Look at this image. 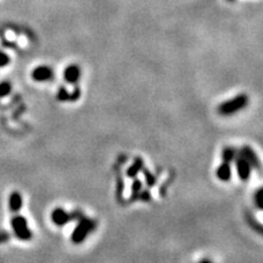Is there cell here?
<instances>
[{
    "label": "cell",
    "instance_id": "obj_1",
    "mask_svg": "<svg viewBox=\"0 0 263 263\" xmlns=\"http://www.w3.org/2000/svg\"><path fill=\"white\" fill-rule=\"evenodd\" d=\"M249 104V97L246 94H239L236 97L229 99L218 106V114L222 116H232L244 110Z\"/></svg>",
    "mask_w": 263,
    "mask_h": 263
},
{
    "label": "cell",
    "instance_id": "obj_2",
    "mask_svg": "<svg viewBox=\"0 0 263 263\" xmlns=\"http://www.w3.org/2000/svg\"><path fill=\"white\" fill-rule=\"evenodd\" d=\"M95 228H97V222H95L94 219L81 216L80 218H78L77 226H76L73 232H72V242H74V244H81V242H83L85 238H87Z\"/></svg>",
    "mask_w": 263,
    "mask_h": 263
},
{
    "label": "cell",
    "instance_id": "obj_3",
    "mask_svg": "<svg viewBox=\"0 0 263 263\" xmlns=\"http://www.w3.org/2000/svg\"><path fill=\"white\" fill-rule=\"evenodd\" d=\"M11 227L20 240H29L32 238V232L28 228V222L25 217L15 216L11 219Z\"/></svg>",
    "mask_w": 263,
    "mask_h": 263
},
{
    "label": "cell",
    "instance_id": "obj_4",
    "mask_svg": "<svg viewBox=\"0 0 263 263\" xmlns=\"http://www.w3.org/2000/svg\"><path fill=\"white\" fill-rule=\"evenodd\" d=\"M78 212H67L62 207H57L54 211L51 212V221L57 227H64L71 222L74 217H77Z\"/></svg>",
    "mask_w": 263,
    "mask_h": 263
},
{
    "label": "cell",
    "instance_id": "obj_5",
    "mask_svg": "<svg viewBox=\"0 0 263 263\" xmlns=\"http://www.w3.org/2000/svg\"><path fill=\"white\" fill-rule=\"evenodd\" d=\"M238 156L242 157V159H244L246 162L251 166V168H255V170L261 168V161H259L257 154H256V151L252 149V147H250L249 145L242 146L241 149L238 151Z\"/></svg>",
    "mask_w": 263,
    "mask_h": 263
},
{
    "label": "cell",
    "instance_id": "obj_6",
    "mask_svg": "<svg viewBox=\"0 0 263 263\" xmlns=\"http://www.w3.org/2000/svg\"><path fill=\"white\" fill-rule=\"evenodd\" d=\"M32 77L35 82H48L51 81L54 77V71L49 66H38L32 72Z\"/></svg>",
    "mask_w": 263,
    "mask_h": 263
},
{
    "label": "cell",
    "instance_id": "obj_7",
    "mask_svg": "<svg viewBox=\"0 0 263 263\" xmlns=\"http://www.w3.org/2000/svg\"><path fill=\"white\" fill-rule=\"evenodd\" d=\"M64 78L68 84H77L81 78V67L78 65H68L64 71Z\"/></svg>",
    "mask_w": 263,
    "mask_h": 263
},
{
    "label": "cell",
    "instance_id": "obj_8",
    "mask_svg": "<svg viewBox=\"0 0 263 263\" xmlns=\"http://www.w3.org/2000/svg\"><path fill=\"white\" fill-rule=\"evenodd\" d=\"M235 166H236V172H238L239 178L246 182L251 176V166L242 159V157L238 156L235 159Z\"/></svg>",
    "mask_w": 263,
    "mask_h": 263
},
{
    "label": "cell",
    "instance_id": "obj_9",
    "mask_svg": "<svg viewBox=\"0 0 263 263\" xmlns=\"http://www.w3.org/2000/svg\"><path fill=\"white\" fill-rule=\"evenodd\" d=\"M81 97V90L80 88L76 87L73 93H70L65 87H60V89L58 91V100L60 101H76L78 100Z\"/></svg>",
    "mask_w": 263,
    "mask_h": 263
},
{
    "label": "cell",
    "instance_id": "obj_10",
    "mask_svg": "<svg viewBox=\"0 0 263 263\" xmlns=\"http://www.w3.org/2000/svg\"><path fill=\"white\" fill-rule=\"evenodd\" d=\"M217 178L222 182H228L232 178V167H230V163L222 162L219 164V167L216 171Z\"/></svg>",
    "mask_w": 263,
    "mask_h": 263
},
{
    "label": "cell",
    "instance_id": "obj_11",
    "mask_svg": "<svg viewBox=\"0 0 263 263\" xmlns=\"http://www.w3.org/2000/svg\"><path fill=\"white\" fill-rule=\"evenodd\" d=\"M144 168V161L140 157H137L136 160L133 161V163L130 164L127 168V177L128 178H136V177L139 174Z\"/></svg>",
    "mask_w": 263,
    "mask_h": 263
},
{
    "label": "cell",
    "instance_id": "obj_12",
    "mask_svg": "<svg viewBox=\"0 0 263 263\" xmlns=\"http://www.w3.org/2000/svg\"><path fill=\"white\" fill-rule=\"evenodd\" d=\"M22 203H24V201H22V196L21 194L17 193V192H14L10 195L9 197V207L10 210H11L12 212H18L20 210L22 209Z\"/></svg>",
    "mask_w": 263,
    "mask_h": 263
},
{
    "label": "cell",
    "instance_id": "obj_13",
    "mask_svg": "<svg viewBox=\"0 0 263 263\" xmlns=\"http://www.w3.org/2000/svg\"><path fill=\"white\" fill-rule=\"evenodd\" d=\"M236 157H238V150L234 149V147H224L222 150V161L227 163H232L233 161H235Z\"/></svg>",
    "mask_w": 263,
    "mask_h": 263
},
{
    "label": "cell",
    "instance_id": "obj_14",
    "mask_svg": "<svg viewBox=\"0 0 263 263\" xmlns=\"http://www.w3.org/2000/svg\"><path fill=\"white\" fill-rule=\"evenodd\" d=\"M255 203L259 210H263V188L258 189L255 194Z\"/></svg>",
    "mask_w": 263,
    "mask_h": 263
},
{
    "label": "cell",
    "instance_id": "obj_15",
    "mask_svg": "<svg viewBox=\"0 0 263 263\" xmlns=\"http://www.w3.org/2000/svg\"><path fill=\"white\" fill-rule=\"evenodd\" d=\"M10 91H11V84L9 82L0 83V97H6V95L10 94Z\"/></svg>",
    "mask_w": 263,
    "mask_h": 263
},
{
    "label": "cell",
    "instance_id": "obj_16",
    "mask_svg": "<svg viewBox=\"0 0 263 263\" xmlns=\"http://www.w3.org/2000/svg\"><path fill=\"white\" fill-rule=\"evenodd\" d=\"M141 188H143V183H141L139 179L134 180L133 184H132V194L138 196L141 192Z\"/></svg>",
    "mask_w": 263,
    "mask_h": 263
},
{
    "label": "cell",
    "instance_id": "obj_17",
    "mask_svg": "<svg viewBox=\"0 0 263 263\" xmlns=\"http://www.w3.org/2000/svg\"><path fill=\"white\" fill-rule=\"evenodd\" d=\"M10 62V58L8 57V55L5 54V52L0 51V67H4V66H6Z\"/></svg>",
    "mask_w": 263,
    "mask_h": 263
},
{
    "label": "cell",
    "instance_id": "obj_18",
    "mask_svg": "<svg viewBox=\"0 0 263 263\" xmlns=\"http://www.w3.org/2000/svg\"><path fill=\"white\" fill-rule=\"evenodd\" d=\"M144 173H145V180H146V183L149 184L150 186H153V184L155 183V180H156L155 177H154L153 174H151V173L149 172V171H145V172H144Z\"/></svg>",
    "mask_w": 263,
    "mask_h": 263
},
{
    "label": "cell",
    "instance_id": "obj_19",
    "mask_svg": "<svg viewBox=\"0 0 263 263\" xmlns=\"http://www.w3.org/2000/svg\"><path fill=\"white\" fill-rule=\"evenodd\" d=\"M6 239H8V235H6L5 233H2V234H0V242H2V241H5Z\"/></svg>",
    "mask_w": 263,
    "mask_h": 263
},
{
    "label": "cell",
    "instance_id": "obj_20",
    "mask_svg": "<svg viewBox=\"0 0 263 263\" xmlns=\"http://www.w3.org/2000/svg\"><path fill=\"white\" fill-rule=\"evenodd\" d=\"M199 263H212V261H210V259L205 258V259H201V261H200Z\"/></svg>",
    "mask_w": 263,
    "mask_h": 263
}]
</instances>
